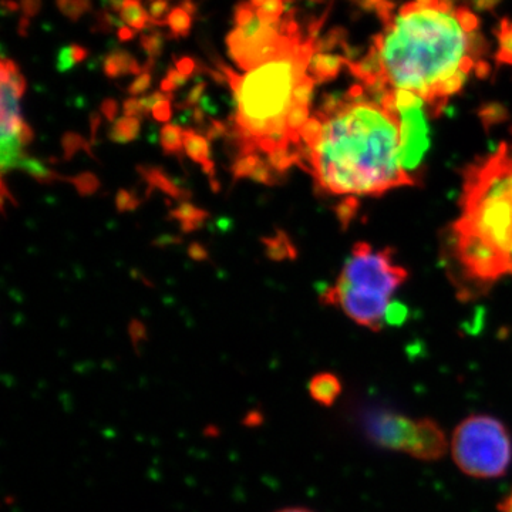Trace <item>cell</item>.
<instances>
[{"label": "cell", "instance_id": "obj_1", "mask_svg": "<svg viewBox=\"0 0 512 512\" xmlns=\"http://www.w3.org/2000/svg\"><path fill=\"white\" fill-rule=\"evenodd\" d=\"M301 137L299 165L326 194L353 200L413 184L403 165L402 116L394 92L359 83L330 94Z\"/></svg>", "mask_w": 512, "mask_h": 512}, {"label": "cell", "instance_id": "obj_2", "mask_svg": "<svg viewBox=\"0 0 512 512\" xmlns=\"http://www.w3.org/2000/svg\"><path fill=\"white\" fill-rule=\"evenodd\" d=\"M380 19L383 32L350 72L373 89L412 93L440 114L484 50L477 16L453 0H413Z\"/></svg>", "mask_w": 512, "mask_h": 512}, {"label": "cell", "instance_id": "obj_3", "mask_svg": "<svg viewBox=\"0 0 512 512\" xmlns=\"http://www.w3.org/2000/svg\"><path fill=\"white\" fill-rule=\"evenodd\" d=\"M318 39L293 36L278 55L258 64L244 76L217 59L218 70L228 77L229 87L237 103L234 116L235 137L241 154L301 148L292 143L288 131L289 111L293 107V92L309 73V64L316 53Z\"/></svg>", "mask_w": 512, "mask_h": 512}, {"label": "cell", "instance_id": "obj_4", "mask_svg": "<svg viewBox=\"0 0 512 512\" xmlns=\"http://www.w3.org/2000/svg\"><path fill=\"white\" fill-rule=\"evenodd\" d=\"M456 256L471 278L491 282L512 272V148L473 165L466 175Z\"/></svg>", "mask_w": 512, "mask_h": 512}, {"label": "cell", "instance_id": "obj_5", "mask_svg": "<svg viewBox=\"0 0 512 512\" xmlns=\"http://www.w3.org/2000/svg\"><path fill=\"white\" fill-rule=\"evenodd\" d=\"M407 276L409 272L397 264L392 249L356 242L335 284L320 299L325 305L338 306L357 325L377 332L392 319L394 293Z\"/></svg>", "mask_w": 512, "mask_h": 512}, {"label": "cell", "instance_id": "obj_6", "mask_svg": "<svg viewBox=\"0 0 512 512\" xmlns=\"http://www.w3.org/2000/svg\"><path fill=\"white\" fill-rule=\"evenodd\" d=\"M456 466L468 477L493 480L507 474L512 463V440L503 421L473 414L461 421L450 440Z\"/></svg>", "mask_w": 512, "mask_h": 512}, {"label": "cell", "instance_id": "obj_7", "mask_svg": "<svg viewBox=\"0 0 512 512\" xmlns=\"http://www.w3.org/2000/svg\"><path fill=\"white\" fill-rule=\"evenodd\" d=\"M370 434L377 443L420 460H437L450 446L436 421L406 419L396 414L377 416L370 423Z\"/></svg>", "mask_w": 512, "mask_h": 512}, {"label": "cell", "instance_id": "obj_8", "mask_svg": "<svg viewBox=\"0 0 512 512\" xmlns=\"http://www.w3.org/2000/svg\"><path fill=\"white\" fill-rule=\"evenodd\" d=\"M402 116L403 165L407 173L416 170L427 147V124L424 119V101L412 93L394 92Z\"/></svg>", "mask_w": 512, "mask_h": 512}, {"label": "cell", "instance_id": "obj_9", "mask_svg": "<svg viewBox=\"0 0 512 512\" xmlns=\"http://www.w3.org/2000/svg\"><path fill=\"white\" fill-rule=\"evenodd\" d=\"M184 153L201 165L202 171L210 177L212 190H220L218 181H215V164L211 160L210 140L192 128H187L184 130Z\"/></svg>", "mask_w": 512, "mask_h": 512}, {"label": "cell", "instance_id": "obj_10", "mask_svg": "<svg viewBox=\"0 0 512 512\" xmlns=\"http://www.w3.org/2000/svg\"><path fill=\"white\" fill-rule=\"evenodd\" d=\"M349 57L330 55L326 52H316L309 64V74L316 83H325L335 79L343 66H348Z\"/></svg>", "mask_w": 512, "mask_h": 512}, {"label": "cell", "instance_id": "obj_11", "mask_svg": "<svg viewBox=\"0 0 512 512\" xmlns=\"http://www.w3.org/2000/svg\"><path fill=\"white\" fill-rule=\"evenodd\" d=\"M342 393V383L332 373H319L309 382V394L316 403L330 407Z\"/></svg>", "mask_w": 512, "mask_h": 512}, {"label": "cell", "instance_id": "obj_12", "mask_svg": "<svg viewBox=\"0 0 512 512\" xmlns=\"http://www.w3.org/2000/svg\"><path fill=\"white\" fill-rule=\"evenodd\" d=\"M140 174L148 184L150 192L158 190L164 192L165 195L173 198V200L181 202L188 200V198L191 197L190 192L185 191L184 188L180 187V185L175 184L174 181L164 173V171L160 170V168L140 167Z\"/></svg>", "mask_w": 512, "mask_h": 512}, {"label": "cell", "instance_id": "obj_13", "mask_svg": "<svg viewBox=\"0 0 512 512\" xmlns=\"http://www.w3.org/2000/svg\"><path fill=\"white\" fill-rule=\"evenodd\" d=\"M104 74L110 79H119V77L128 76V74L143 73V66L137 62L136 57L123 49H114L104 57Z\"/></svg>", "mask_w": 512, "mask_h": 512}, {"label": "cell", "instance_id": "obj_14", "mask_svg": "<svg viewBox=\"0 0 512 512\" xmlns=\"http://www.w3.org/2000/svg\"><path fill=\"white\" fill-rule=\"evenodd\" d=\"M170 215L173 220L180 222V227L185 234L200 229L208 218L207 211L201 210L187 201H183L178 207L173 208Z\"/></svg>", "mask_w": 512, "mask_h": 512}, {"label": "cell", "instance_id": "obj_15", "mask_svg": "<svg viewBox=\"0 0 512 512\" xmlns=\"http://www.w3.org/2000/svg\"><path fill=\"white\" fill-rule=\"evenodd\" d=\"M119 16L124 23H127V26L134 30H144L151 25L150 15L144 9L141 0H123V8H121Z\"/></svg>", "mask_w": 512, "mask_h": 512}, {"label": "cell", "instance_id": "obj_16", "mask_svg": "<svg viewBox=\"0 0 512 512\" xmlns=\"http://www.w3.org/2000/svg\"><path fill=\"white\" fill-rule=\"evenodd\" d=\"M140 130L141 119L124 116L111 126L109 137L114 143L126 144L136 140Z\"/></svg>", "mask_w": 512, "mask_h": 512}, {"label": "cell", "instance_id": "obj_17", "mask_svg": "<svg viewBox=\"0 0 512 512\" xmlns=\"http://www.w3.org/2000/svg\"><path fill=\"white\" fill-rule=\"evenodd\" d=\"M165 26H168L171 32V35L168 37H171V39H184V37L190 36L192 16L181 6H175L168 13L167 19H165Z\"/></svg>", "mask_w": 512, "mask_h": 512}, {"label": "cell", "instance_id": "obj_18", "mask_svg": "<svg viewBox=\"0 0 512 512\" xmlns=\"http://www.w3.org/2000/svg\"><path fill=\"white\" fill-rule=\"evenodd\" d=\"M161 148L167 156L181 157L184 151V130L174 124H165L160 131Z\"/></svg>", "mask_w": 512, "mask_h": 512}, {"label": "cell", "instance_id": "obj_19", "mask_svg": "<svg viewBox=\"0 0 512 512\" xmlns=\"http://www.w3.org/2000/svg\"><path fill=\"white\" fill-rule=\"evenodd\" d=\"M262 244H264L266 255L272 261H282L295 256V249L281 231L276 232L274 237L262 239Z\"/></svg>", "mask_w": 512, "mask_h": 512}, {"label": "cell", "instance_id": "obj_20", "mask_svg": "<svg viewBox=\"0 0 512 512\" xmlns=\"http://www.w3.org/2000/svg\"><path fill=\"white\" fill-rule=\"evenodd\" d=\"M293 2L295 0H266L261 8L256 9V16L264 25H278Z\"/></svg>", "mask_w": 512, "mask_h": 512}, {"label": "cell", "instance_id": "obj_21", "mask_svg": "<svg viewBox=\"0 0 512 512\" xmlns=\"http://www.w3.org/2000/svg\"><path fill=\"white\" fill-rule=\"evenodd\" d=\"M19 168H22L23 171L32 175L36 181L43 184L53 183V181L57 180H67V178L60 177V175L56 174L55 171L50 170L49 167H46V164H43L42 161L36 160V158L26 156L25 160L20 163Z\"/></svg>", "mask_w": 512, "mask_h": 512}, {"label": "cell", "instance_id": "obj_22", "mask_svg": "<svg viewBox=\"0 0 512 512\" xmlns=\"http://www.w3.org/2000/svg\"><path fill=\"white\" fill-rule=\"evenodd\" d=\"M498 47L497 62L510 64L512 66V20L503 19L498 30Z\"/></svg>", "mask_w": 512, "mask_h": 512}, {"label": "cell", "instance_id": "obj_23", "mask_svg": "<svg viewBox=\"0 0 512 512\" xmlns=\"http://www.w3.org/2000/svg\"><path fill=\"white\" fill-rule=\"evenodd\" d=\"M56 5L64 18L70 19L72 22H77L92 10L90 0H56Z\"/></svg>", "mask_w": 512, "mask_h": 512}, {"label": "cell", "instance_id": "obj_24", "mask_svg": "<svg viewBox=\"0 0 512 512\" xmlns=\"http://www.w3.org/2000/svg\"><path fill=\"white\" fill-rule=\"evenodd\" d=\"M261 161L262 158L258 153L241 154V157L232 165V174H234L235 180L251 177Z\"/></svg>", "mask_w": 512, "mask_h": 512}, {"label": "cell", "instance_id": "obj_25", "mask_svg": "<svg viewBox=\"0 0 512 512\" xmlns=\"http://www.w3.org/2000/svg\"><path fill=\"white\" fill-rule=\"evenodd\" d=\"M164 33L150 32L144 33L140 37V45L143 47L144 52L147 53L148 59L156 60L161 56L164 50Z\"/></svg>", "mask_w": 512, "mask_h": 512}, {"label": "cell", "instance_id": "obj_26", "mask_svg": "<svg viewBox=\"0 0 512 512\" xmlns=\"http://www.w3.org/2000/svg\"><path fill=\"white\" fill-rule=\"evenodd\" d=\"M170 13V0H148V15L153 26H165Z\"/></svg>", "mask_w": 512, "mask_h": 512}, {"label": "cell", "instance_id": "obj_27", "mask_svg": "<svg viewBox=\"0 0 512 512\" xmlns=\"http://www.w3.org/2000/svg\"><path fill=\"white\" fill-rule=\"evenodd\" d=\"M69 183H72L76 190L80 192L82 195H92L99 188V180H97L96 175L90 173H83L77 175V177L69 178Z\"/></svg>", "mask_w": 512, "mask_h": 512}, {"label": "cell", "instance_id": "obj_28", "mask_svg": "<svg viewBox=\"0 0 512 512\" xmlns=\"http://www.w3.org/2000/svg\"><path fill=\"white\" fill-rule=\"evenodd\" d=\"M256 18V9L251 5V2H245V0H241V2L237 3L234 9V23L237 25V28H244L248 23H251L252 20Z\"/></svg>", "mask_w": 512, "mask_h": 512}, {"label": "cell", "instance_id": "obj_29", "mask_svg": "<svg viewBox=\"0 0 512 512\" xmlns=\"http://www.w3.org/2000/svg\"><path fill=\"white\" fill-rule=\"evenodd\" d=\"M123 20L117 19L110 10H100L96 16V32L110 33L114 28L119 29L123 25Z\"/></svg>", "mask_w": 512, "mask_h": 512}, {"label": "cell", "instance_id": "obj_30", "mask_svg": "<svg viewBox=\"0 0 512 512\" xmlns=\"http://www.w3.org/2000/svg\"><path fill=\"white\" fill-rule=\"evenodd\" d=\"M205 89H207V83L198 82L194 87L190 90V93L187 94L183 103L178 104V109H194V107L198 106L202 96H204Z\"/></svg>", "mask_w": 512, "mask_h": 512}, {"label": "cell", "instance_id": "obj_31", "mask_svg": "<svg viewBox=\"0 0 512 512\" xmlns=\"http://www.w3.org/2000/svg\"><path fill=\"white\" fill-rule=\"evenodd\" d=\"M174 64L175 69L184 74L185 77H188V79H190L192 74L200 72V62H197V60L192 59L190 56H174Z\"/></svg>", "mask_w": 512, "mask_h": 512}, {"label": "cell", "instance_id": "obj_32", "mask_svg": "<svg viewBox=\"0 0 512 512\" xmlns=\"http://www.w3.org/2000/svg\"><path fill=\"white\" fill-rule=\"evenodd\" d=\"M140 201H138L137 195L127 190H120L116 197V207L120 212H128L137 210Z\"/></svg>", "mask_w": 512, "mask_h": 512}, {"label": "cell", "instance_id": "obj_33", "mask_svg": "<svg viewBox=\"0 0 512 512\" xmlns=\"http://www.w3.org/2000/svg\"><path fill=\"white\" fill-rule=\"evenodd\" d=\"M153 83V76L151 72H143L138 74L137 79L128 86L127 92L133 97L140 96V94L146 93Z\"/></svg>", "mask_w": 512, "mask_h": 512}, {"label": "cell", "instance_id": "obj_34", "mask_svg": "<svg viewBox=\"0 0 512 512\" xmlns=\"http://www.w3.org/2000/svg\"><path fill=\"white\" fill-rule=\"evenodd\" d=\"M63 148L66 157H72L77 151L83 150V148H89V144L86 143L83 137L70 133L63 138Z\"/></svg>", "mask_w": 512, "mask_h": 512}, {"label": "cell", "instance_id": "obj_35", "mask_svg": "<svg viewBox=\"0 0 512 512\" xmlns=\"http://www.w3.org/2000/svg\"><path fill=\"white\" fill-rule=\"evenodd\" d=\"M173 100L158 101L156 106L151 110V116L154 120L160 121V123H167L173 117V106H171Z\"/></svg>", "mask_w": 512, "mask_h": 512}, {"label": "cell", "instance_id": "obj_36", "mask_svg": "<svg viewBox=\"0 0 512 512\" xmlns=\"http://www.w3.org/2000/svg\"><path fill=\"white\" fill-rule=\"evenodd\" d=\"M128 333H130L131 342H133L137 350L140 348L141 343L147 339V330L140 320H133V322L130 323Z\"/></svg>", "mask_w": 512, "mask_h": 512}, {"label": "cell", "instance_id": "obj_37", "mask_svg": "<svg viewBox=\"0 0 512 512\" xmlns=\"http://www.w3.org/2000/svg\"><path fill=\"white\" fill-rule=\"evenodd\" d=\"M74 62L72 47L66 46L63 49H60L59 56H57V70L60 73L69 72L70 69H73Z\"/></svg>", "mask_w": 512, "mask_h": 512}, {"label": "cell", "instance_id": "obj_38", "mask_svg": "<svg viewBox=\"0 0 512 512\" xmlns=\"http://www.w3.org/2000/svg\"><path fill=\"white\" fill-rule=\"evenodd\" d=\"M124 116L127 117H141L146 116L143 109V103H141V99H137V97H130L123 103Z\"/></svg>", "mask_w": 512, "mask_h": 512}, {"label": "cell", "instance_id": "obj_39", "mask_svg": "<svg viewBox=\"0 0 512 512\" xmlns=\"http://www.w3.org/2000/svg\"><path fill=\"white\" fill-rule=\"evenodd\" d=\"M20 9L26 18H36L42 10V0H20Z\"/></svg>", "mask_w": 512, "mask_h": 512}, {"label": "cell", "instance_id": "obj_40", "mask_svg": "<svg viewBox=\"0 0 512 512\" xmlns=\"http://www.w3.org/2000/svg\"><path fill=\"white\" fill-rule=\"evenodd\" d=\"M228 127L225 126L221 121L211 120L210 126L207 128V137L208 140H215V138H220L227 136Z\"/></svg>", "mask_w": 512, "mask_h": 512}, {"label": "cell", "instance_id": "obj_41", "mask_svg": "<svg viewBox=\"0 0 512 512\" xmlns=\"http://www.w3.org/2000/svg\"><path fill=\"white\" fill-rule=\"evenodd\" d=\"M101 113L109 121L116 120L117 114H119V103L113 99H106L101 104Z\"/></svg>", "mask_w": 512, "mask_h": 512}, {"label": "cell", "instance_id": "obj_42", "mask_svg": "<svg viewBox=\"0 0 512 512\" xmlns=\"http://www.w3.org/2000/svg\"><path fill=\"white\" fill-rule=\"evenodd\" d=\"M165 77H167V79L170 80L175 90L185 86V84L188 83V80H190L188 79V77H185L184 74L178 72V70L175 69V67H170V69H168L167 76Z\"/></svg>", "mask_w": 512, "mask_h": 512}, {"label": "cell", "instance_id": "obj_43", "mask_svg": "<svg viewBox=\"0 0 512 512\" xmlns=\"http://www.w3.org/2000/svg\"><path fill=\"white\" fill-rule=\"evenodd\" d=\"M188 255H190L191 259L198 262H204L208 259V251L198 242H194L188 247Z\"/></svg>", "mask_w": 512, "mask_h": 512}, {"label": "cell", "instance_id": "obj_44", "mask_svg": "<svg viewBox=\"0 0 512 512\" xmlns=\"http://www.w3.org/2000/svg\"><path fill=\"white\" fill-rule=\"evenodd\" d=\"M117 37H119L120 42L126 43L133 40L137 35V30L130 28L127 25H121L119 29H117L116 33Z\"/></svg>", "mask_w": 512, "mask_h": 512}, {"label": "cell", "instance_id": "obj_45", "mask_svg": "<svg viewBox=\"0 0 512 512\" xmlns=\"http://www.w3.org/2000/svg\"><path fill=\"white\" fill-rule=\"evenodd\" d=\"M180 242V238L171 237V235H163V237L156 239V241L153 242V245H156V247L160 248H167L173 247V245H178Z\"/></svg>", "mask_w": 512, "mask_h": 512}, {"label": "cell", "instance_id": "obj_46", "mask_svg": "<svg viewBox=\"0 0 512 512\" xmlns=\"http://www.w3.org/2000/svg\"><path fill=\"white\" fill-rule=\"evenodd\" d=\"M72 47L73 59L76 64L84 62L89 57V50L80 45H70Z\"/></svg>", "mask_w": 512, "mask_h": 512}, {"label": "cell", "instance_id": "obj_47", "mask_svg": "<svg viewBox=\"0 0 512 512\" xmlns=\"http://www.w3.org/2000/svg\"><path fill=\"white\" fill-rule=\"evenodd\" d=\"M474 6L478 10H490L500 3V0H473Z\"/></svg>", "mask_w": 512, "mask_h": 512}, {"label": "cell", "instance_id": "obj_48", "mask_svg": "<svg viewBox=\"0 0 512 512\" xmlns=\"http://www.w3.org/2000/svg\"><path fill=\"white\" fill-rule=\"evenodd\" d=\"M192 111V120H194L195 124L198 126H202L205 123V111L201 109L200 106L194 107L191 109Z\"/></svg>", "mask_w": 512, "mask_h": 512}, {"label": "cell", "instance_id": "obj_49", "mask_svg": "<svg viewBox=\"0 0 512 512\" xmlns=\"http://www.w3.org/2000/svg\"><path fill=\"white\" fill-rule=\"evenodd\" d=\"M3 12L15 13L20 9V5L16 0H3Z\"/></svg>", "mask_w": 512, "mask_h": 512}, {"label": "cell", "instance_id": "obj_50", "mask_svg": "<svg viewBox=\"0 0 512 512\" xmlns=\"http://www.w3.org/2000/svg\"><path fill=\"white\" fill-rule=\"evenodd\" d=\"M29 28H30V19L26 18V16H22V18H20V20H19V28H18L19 35L23 36V37L28 36Z\"/></svg>", "mask_w": 512, "mask_h": 512}, {"label": "cell", "instance_id": "obj_51", "mask_svg": "<svg viewBox=\"0 0 512 512\" xmlns=\"http://www.w3.org/2000/svg\"><path fill=\"white\" fill-rule=\"evenodd\" d=\"M498 512H512V491L504 498L503 503L498 507Z\"/></svg>", "mask_w": 512, "mask_h": 512}, {"label": "cell", "instance_id": "obj_52", "mask_svg": "<svg viewBox=\"0 0 512 512\" xmlns=\"http://www.w3.org/2000/svg\"><path fill=\"white\" fill-rule=\"evenodd\" d=\"M180 6L181 8L187 10L191 16H194L195 13H197V5H195L194 0H183Z\"/></svg>", "mask_w": 512, "mask_h": 512}, {"label": "cell", "instance_id": "obj_53", "mask_svg": "<svg viewBox=\"0 0 512 512\" xmlns=\"http://www.w3.org/2000/svg\"><path fill=\"white\" fill-rule=\"evenodd\" d=\"M275 512H313V511L308 510V508H303V507H288V508H282V510H278Z\"/></svg>", "mask_w": 512, "mask_h": 512}, {"label": "cell", "instance_id": "obj_54", "mask_svg": "<svg viewBox=\"0 0 512 512\" xmlns=\"http://www.w3.org/2000/svg\"><path fill=\"white\" fill-rule=\"evenodd\" d=\"M249 2H251V5L254 6L255 9H259L264 5L266 0H249Z\"/></svg>", "mask_w": 512, "mask_h": 512}, {"label": "cell", "instance_id": "obj_55", "mask_svg": "<svg viewBox=\"0 0 512 512\" xmlns=\"http://www.w3.org/2000/svg\"><path fill=\"white\" fill-rule=\"evenodd\" d=\"M312 2L319 3V2H322V0H312Z\"/></svg>", "mask_w": 512, "mask_h": 512}]
</instances>
